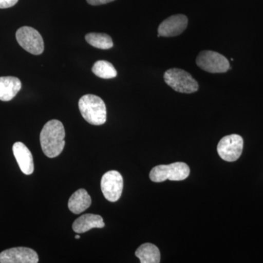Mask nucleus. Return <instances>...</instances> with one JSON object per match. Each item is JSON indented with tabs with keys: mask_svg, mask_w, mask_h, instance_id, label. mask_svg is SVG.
Here are the masks:
<instances>
[{
	"mask_svg": "<svg viewBox=\"0 0 263 263\" xmlns=\"http://www.w3.org/2000/svg\"><path fill=\"white\" fill-rule=\"evenodd\" d=\"M196 63L202 70L210 73H224L230 69L228 59L215 51L200 52L197 57Z\"/></svg>",
	"mask_w": 263,
	"mask_h": 263,
	"instance_id": "obj_5",
	"label": "nucleus"
},
{
	"mask_svg": "<svg viewBox=\"0 0 263 263\" xmlns=\"http://www.w3.org/2000/svg\"><path fill=\"white\" fill-rule=\"evenodd\" d=\"M136 256L141 263H159L160 262V252L158 247L150 243H146L138 247Z\"/></svg>",
	"mask_w": 263,
	"mask_h": 263,
	"instance_id": "obj_15",
	"label": "nucleus"
},
{
	"mask_svg": "<svg viewBox=\"0 0 263 263\" xmlns=\"http://www.w3.org/2000/svg\"><path fill=\"white\" fill-rule=\"evenodd\" d=\"M75 238H76V239H79V238H80V235H76Z\"/></svg>",
	"mask_w": 263,
	"mask_h": 263,
	"instance_id": "obj_20",
	"label": "nucleus"
},
{
	"mask_svg": "<svg viewBox=\"0 0 263 263\" xmlns=\"http://www.w3.org/2000/svg\"><path fill=\"white\" fill-rule=\"evenodd\" d=\"M91 204V197L86 190L80 189L72 194L68 201V209L75 214L85 212Z\"/></svg>",
	"mask_w": 263,
	"mask_h": 263,
	"instance_id": "obj_14",
	"label": "nucleus"
},
{
	"mask_svg": "<svg viewBox=\"0 0 263 263\" xmlns=\"http://www.w3.org/2000/svg\"><path fill=\"white\" fill-rule=\"evenodd\" d=\"M188 18L183 14L174 15L164 20L159 26V37H176L184 32Z\"/></svg>",
	"mask_w": 263,
	"mask_h": 263,
	"instance_id": "obj_10",
	"label": "nucleus"
},
{
	"mask_svg": "<svg viewBox=\"0 0 263 263\" xmlns=\"http://www.w3.org/2000/svg\"><path fill=\"white\" fill-rule=\"evenodd\" d=\"M18 0H0V8H9L14 6Z\"/></svg>",
	"mask_w": 263,
	"mask_h": 263,
	"instance_id": "obj_18",
	"label": "nucleus"
},
{
	"mask_svg": "<svg viewBox=\"0 0 263 263\" xmlns=\"http://www.w3.org/2000/svg\"><path fill=\"white\" fill-rule=\"evenodd\" d=\"M22 89V82L13 76L0 77V100L10 101Z\"/></svg>",
	"mask_w": 263,
	"mask_h": 263,
	"instance_id": "obj_13",
	"label": "nucleus"
},
{
	"mask_svg": "<svg viewBox=\"0 0 263 263\" xmlns=\"http://www.w3.org/2000/svg\"><path fill=\"white\" fill-rule=\"evenodd\" d=\"M79 107L81 115L89 124L99 126L106 122V106L100 97L84 95L79 100Z\"/></svg>",
	"mask_w": 263,
	"mask_h": 263,
	"instance_id": "obj_2",
	"label": "nucleus"
},
{
	"mask_svg": "<svg viewBox=\"0 0 263 263\" xmlns=\"http://www.w3.org/2000/svg\"><path fill=\"white\" fill-rule=\"evenodd\" d=\"M243 140L239 135L224 136L218 143L219 157L227 162H235L239 159L243 152Z\"/></svg>",
	"mask_w": 263,
	"mask_h": 263,
	"instance_id": "obj_7",
	"label": "nucleus"
},
{
	"mask_svg": "<svg viewBox=\"0 0 263 263\" xmlns=\"http://www.w3.org/2000/svg\"><path fill=\"white\" fill-rule=\"evenodd\" d=\"M91 70L95 76L103 79H114L117 76V71L114 66L110 62L105 60L95 62Z\"/></svg>",
	"mask_w": 263,
	"mask_h": 263,
	"instance_id": "obj_17",
	"label": "nucleus"
},
{
	"mask_svg": "<svg viewBox=\"0 0 263 263\" xmlns=\"http://www.w3.org/2000/svg\"><path fill=\"white\" fill-rule=\"evenodd\" d=\"M190 169L184 162H174L167 164L156 166L151 171L149 177L153 182H163L166 180L182 181L190 176Z\"/></svg>",
	"mask_w": 263,
	"mask_h": 263,
	"instance_id": "obj_4",
	"label": "nucleus"
},
{
	"mask_svg": "<svg viewBox=\"0 0 263 263\" xmlns=\"http://www.w3.org/2000/svg\"><path fill=\"white\" fill-rule=\"evenodd\" d=\"M13 152L22 173L25 175L32 174L34 172V162L29 148L22 142H16L13 144Z\"/></svg>",
	"mask_w": 263,
	"mask_h": 263,
	"instance_id": "obj_11",
	"label": "nucleus"
},
{
	"mask_svg": "<svg viewBox=\"0 0 263 263\" xmlns=\"http://www.w3.org/2000/svg\"><path fill=\"white\" fill-rule=\"evenodd\" d=\"M164 80L173 89L180 93L191 94L199 89L197 81L186 71L172 68L164 72Z\"/></svg>",
	"mask_w": 263,
	"mask_h": 263,
	"instance_id": "obj_3",
	"label": "nucleus"
},
{
	"mask_svg": "<svg viewBox=\"0 0 263 263\" xmlns=\"http://www.w3.org/2000/svg\"><path fill=\"white\" fill-rule=\"evenodd\" d=\"M16 40L25 51L40 55L44 51V42L38 31L30 27H22L17 30Z\"/></svg>",
	"mask_w": 263,
	"mask_h": 263,
	"instance_id": "obj_6",
	"label": "nucleus"
},
{
	"mask_svg": "<svg viewBox=\"0 0 263 263\" xmlns=\"http://www.w3.org/2000/svg\"><path fill=\"white\" fill-rule=\"evenodd\" d=\"M102 193L107 200L117 202L122 196L124 181L120 173L117 171H110L105 173L102 177Z\"/></svg>",
	"mask_w": 263,
	"mask_h": 263,
	"instance_id": "obj_8",
	"label": "nucleus"
},
{
	"mask_svg": "<svg viewBox=\"0 0 263 263\" xmlns=\"http://www.w3.org/2000/svg\"><path fill=\"white\" fill-rule=\"evenodd\" d=\"M39 261L37 252L27 247H15L0 253L1 263H37Z\"/></svg>",
	"mask_w": 263,
	"mask_h": 263,
	"instance_id": "obj_9",
	"label": "nucleus"
},
{
	"mask_svg": "<svg viewBox=\"0 0 263 263\" xmlns=\"http://www.w3.org/2000/svg\"><path fill=\"white\" fill-rule=\"evenodd\" d=\"M85 38L89 45L99 49H110L114 46L111 37L104 33H89Z\"/></svg>",
	"mask_w": 263,
	"mask_h": 263,
	"instance_id": "obj_16",
	"label": "nucleus"
},
{
	"mask_svg": "<svg viewBox=\"0 0 263 263\" xmlns=\"http://www.w3.org/2000/svg\"><path fill=\"white\" fill-rule=\"evenodd\" d=\"M89 5H101L107 4V3H111L115 0H86Z\"/></svg>",
	"mask_w": 263,
	"mask_h": 263,
	"instance_id": "obj_19",
	"label": "nucleus"
},
{
	"mask_svg": "<svg viewBox=\"0 0 263 263\" xmlns=\"http://www.w3.org/2000/svg\"><path fill=\"white\" fill-rule=\"evenodd\" d=\"M105 227L103 217L97 214H84L78 218L72 224V229L76 233H84L93 228H103Z\"/></svg>",
	"mask_w": 263,
	"mask_h": 263,
	"instance_id": "obj_12",
	"label": "nucleus"
},
{
	"mask_svg": "<svg viewBox=\"0 0 263 263\" xmlns=\"http://www.w3.org/2000/svg\"><path fill=\"white\" fill-rule=\"evenodd\" d=\"M65 131L63 124L57 119L45 124L40 135L43 153L49 158H54L62 153L65 146Z\"/></svg>",
	"mask_w": 263,
	"mask_h": 263,
	"instance_id": "obj_1",
	"label": "nucleus"
}]
</instances>
